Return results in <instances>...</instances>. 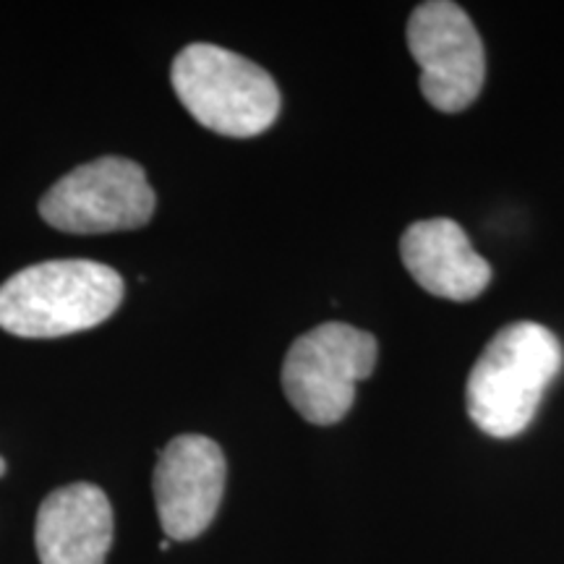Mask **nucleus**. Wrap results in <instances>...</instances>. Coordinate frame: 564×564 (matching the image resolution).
<instances>
[{
    "label": "nucleus",
    "mask_w": 564,
    "mask_h": 564,
    "mask_svg": "<svg viewBox=\"0 0 564 564\" xmlns=\"http://www.w3.org/2000/svg\"><path fill=\"white\" fill-rule=\"evenodd\" d=\"M562 361V343L544 324H507L491 337L468 377L465 408L470 421L497 440L523 434Z\"/></svg>",
    "instance_id": "f257e3e1"
},
{
    "label": "nucleus",
    "mask_w": 564,
    "mask_h": 564,
    "mask_svg": "<svg viewBox=\"0 0 564 564\" xmlns=\"http://www.w3.org/2000/svg\"><path fill=\"white\" fill-rule=\"evenodd\" d=\"M123 301V278L89 259L32 264L0 288V329L17 337H66L108 322Z\"/></svg>",
    "instance_id": "f03ea898"
},
{
    "label": "nucleus",
    "mask_w": 564,
    "mask_h": 564,
    "mask_svg": "<svg viewBox=\"0 0 564 564\" xmlns=\"http://www.w3.org/2000/svg\"><path fill=\"white\" fill-rule=\"evenodd\" d=\"M171 82L183 108L220 137H259L280 116V89L272 76L225 47L207 42L183 47Z\"/></svg>",
    "instance_id": "7ed1b4c3"
},
{
    "label": "nucleus",
    "mask_w": 564,
    "mask_h": 564,
    "mask_svg": "<svg viewBox=\"0 0 564 564\" xmlns=\"http://www.w3.org/2000/svg\"><path fill=\"white\" fill-rule=\"evenodd\" d=\"M377 337L343 322H324L301 335L282 364L288 403L308 423L333 426L356 400V384L377 369Z\"/></svg>",
    "instance_id": "20e7f679"
},
{
    "label": "nucleus",
    "mask_w": 564,
    "mask_h": 564,
    "mask_svg": "<svg viewBox=\"0 0 564 564\" xmlns=\"http://www.w3.org/2000/svg\"><path fill=\"white\" fill-rule=\"evenodd\" d=\"M154 204L144 167L126 158H97L47 188L40 215L63 232L91 236L141 228L152 220Z\"/></svg>",
    "instance_id": "39448f33"
},
{
    "label": "nucleus",
    "mask_w": 564,
    "mask_h": 564,
    "mask_svg": "<svg viewBox=\"0 0 564 564\" xmlns=\"http://www.w3.org/2000/svg\"><path fill=\"white\" fill-rule=\"evenodd\" d=\"M408 47L421 68V91L440 112L476 102L486 79L481 34L457 3L429 0L411 13Z\"/></svg>",
    "instance_id": "423d86ee"
},
{
    "label": "nucleus",
    "mask_w": 564,
    "mask_h": 564,
    "mask_svg": "<svg viewBox=\"0 0 564 564\" xmlns=\"http://www.w3.org/2000/svg\"><path fill=\"white\" fill-rule=\"evenodd\" d=\"M228 463L220 444L183 434L162 449L154 468V502L167 541H194L220 510Z\"/></svg>",
    "instance_id": "0eeeda50"
},
{
    "label": "nucleus",
    "mask_w": 564,
    "mask_h": 564,
    "mask_svg": "<svg viewBox=\"0 0 564 564\" xmlns=\"http://www.w3.org/2000/svg\"><path fill=\"white\" fill-rule=\"evenodd\" d=\"M400 257L423 291L444 301L468 303L491 282L489 262L449 217L413 223L400 238Z\"/></svg>",
    "instance_id": "6e6552de"
},
{
    "label": "nucleus",
    "mask_w": 564,
    "mask_h": 564,
    "mask_svg": "<svg viewBox=\"0 0 564 564\" xmlns=\"http://www.w3.org/2000/svg\"><path fill=\"white\" fill-rule=\"evenodd\" d=\"M34 544L42 564H105L112 544V507L95 484L47 494L37 510Z\"/></svg>",
    "instance_id": "1a4fd4ad"
},
{
    "label": "nucleus",
    "mask_w": 564,
    "mask_h": 564,
    "mask_svg": "<svg viewBox=\"0 0 564 564\" xmlns=\"http://www.w3.org/2000/svg\"><path fill=\"white\" fill-rule=\"evenodd\" d=\"M171 544H173V541H160V552H167V549H171Z\"/></svg>",
    "instance_id": "9d476101"
},
{
    "label": "nucleus",
    "mask_w": 564,
    "mask_h": 564,
    "mask_svg": "<svg viewBox=\"0 0 564 564\" xmlns=\"http://www.w3.org/2000/svg\"><path fill=\"white\" fill-rule=\"evenodd\" d=\"M0 476H6V460L0 457Z\"/></svg>",
    "instance_id": "9b49d317"
}]
</instances>
